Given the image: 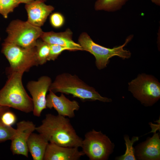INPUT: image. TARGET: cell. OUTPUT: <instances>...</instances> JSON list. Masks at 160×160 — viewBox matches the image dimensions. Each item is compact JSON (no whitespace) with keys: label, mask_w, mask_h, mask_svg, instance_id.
Returning a JSON list of instances; mask_svg holds the SVG:
<instances>
[{"label":"cell","mask_w":160,"mask_h":160,"mask_svg":"<svg viewBox=\"0 0 160 160\" xmlns=\"http://www.w3.org/2000/svg\"><path fill=\"white\" fill-rule=\"evenodd\" d=\"M49 143L67 147H81L82 140L66 117L48 113L36 129Z\"/></svg>","instance_id":"6da1fadb"},{"label":"cell","mask_w":160,"mask_h":160,"mask_svg":"<svg viewBox=\"0 0 160 160\" xmlns=\"http://www.w3.org/2000/svg\"><path fill=\"white\" fill-rule=\"evenodd\" d=\"M7 73L8 79L0 90V105L12 108L26 113L33 111L32 99L22 83L23 73L16 72Z\"/></svg>","instance_id":"7a4b0ae2"},{"label":"cell","mask_w":160,"mask_h":160,"mask_svg":"<svg viewBox=\"0 0 160 160\" xmlns=\"http://www.w3.org/2000/svg\"><path fill=\"white\" fill-rule=\"evenodd\" d=\"M49 90L72 95L83 101L98 100L111 102L112 99L101 96L93 87L86 84L76 75L63 73L58 75Z\"/></svg>","instance_id":"3957f363"},{"label":"cell","mask_w":160,"mask_h":160,"mask_svg":"<svg viewBox=\"0 0 160 160\" xmlns=\"http://www.w3.org/2000/svg\"><path fill=\"white\" fill-rule=\"evenodd\" d=\"M132 35H130L125 40L122 45L112 48H107L94 42L86 32L82 33L78 39L79 44L83 50L89 52L93 55L96 59V66L99 69L106 67L109 60L114 56H117L123 59L131 57L130 51L124 49V47L132 39Z\"/></svg>","instance_id":"277c9868"},{"label":"cell","mask_w":160,"mask_h":160,"mask_svg":"<svg viewBox=\"0 0 160 160\" xmlns=\"http://www.w3.org/2000/svg\"><path fill=\"white\" fill-rule=\"evenodd\" d=\"M1 51L10 64L7 72H16L23 73L32 67L39 65L35 47L25 48L4 41Z\"/></svg>","instance_id":"5b68a950"},{"label":"cell","mask_w":160,"mask_h":160,"mask_svg":"<svg viewBox=\"0 0 160 160\" xmlns=\"http://www.w3.org/2000/svg\"><path fill=\"white\" fill-rule=\"evenodd\" d=\"M6 32L7 36L4 41L25 48L35 47L44 32L41 27L18 19L11 22Z\"/></svg>","instance_id":"8992f818"},{"label":"cell","mask_w":160,"mask_h":160,"mask_svg":"<svg viewBox=\"0 0 160 160\" xmlns=\"http://www.w3.org/2000/svg\"><path fill=\"white\" fill-rule=\"evenodd\" d=\"M114 146L106 135L92 129L85 135L81 147L90 160H107L113 152Z\"/></svg>","instance_id":"52a82bcc"},{"label":"cell","mask_w":160,"mask_h":160,"mask_svg":"<svg viewBox=\"0 0 160 160\" xmlns=\"http://www.w3.org/2000/svg\"><path fill=\"white\" fill-rule=\"evenodd\" d=\"M128 84L129 90L145 106H152L160 98V84L152 76L140 74Z\"/></svg>","instance_id":"ba28073f"},{"label":"cell","mask_w":160,"mask_h":160,"mask_svg":"<svg viewBox=\"0 0 160 160\" xmlns=\"http://www.w3.org/2000/svg\"><path fill=\"white\" fill-rule=\"evenodd\" d=\"M52 83L50 77L43 76L37 81H31L27 83V88L32 97L34 116H40L42 111L47 108V94Z\"/></svg>","instance_id":"9c48e42d"},{"label":"cell","mask_w":160,"mask_h":160,"mask_svg":"<svg viewBox=\"0 0 160 160\" xmlns=\"http://www.w3.org/2000/svg\"><path fill=\"white\" fill-rule=\"evenodd\" d=\"M36 128L34 124L28 121H22L17 123V133L11 140L10 149L13 154L28 157L27 141Z\"/></svg>","instance_id":"30bf717a"},{"label":"cell","mask_w":160,"mask_h":160,"mask_svg":"<svg viewBox=\"0 0 160 160\" xmlns=\"http://www.w3.org/2000/svg\"><path fill=\"white\" fill-rule=\"evenodd\" d=\"M47 95L46 107L51 109L54 108L58 114L69 118L75 116L74 111L78 110L80 108L79 103L76 100H71L62 93L58 96L51 90Z\"/></svg>","instance_id":"8fae6325"},{"label":"cell","mask_w":160,"mask_h":160,"mask_svg":"<svg viewBox=\"0 0 160 160\" xmlns=\"http://www.w3.org/2000/svg\"><path fill=\"white\" fill-rule=\"evenodd\" d=\"M136 159L159 160L160 159V139L158 133L154 131L151 137L138 144L135 148Z\"/></svg>","instance_id":"7c38bea8"},{"label":"cell","mask_w":160,"mask_h":160,"mask_svg":"<svg viewBox=\"0 0 160 160\" xmlns=\"http://www.w3.org/2000/svg\"><path fill=\"white\" fill-rule=\"evenodd\" d=\"M25 8L28 15L27 21L39 27L44 25L48 17L55 9L52 6L40 1L25 4Z\"/></svg>","instance_id":"4fadbf2b"},{"label":"cell","mask_w":160,"mask_h":160,"mask_svg":"<svg viewBox=\"0 0 160 160\" xmlns=\"http://www.w3.org/2000/svg\"><path fill=\"white\" fill-rule=\"evenodd\" d=\"M77 147H67L49 143L47 146L43 160H78L84 155Z\"/></svg>","instance_id":"5bb4252c"},{"label":"cell","mask_w":160,"mask_h":160,"mask_svg":"<svg viewBox=\"0 0 160 160\" xmlns=\"http://www.w3.org/2000/svg\"><path fill=\"white\" fill-rule=\"evenodd\" d=\"M72 34L71 30L68 28L63 32H43L40 38L49 44L58 45L68 48L69 51H83L81 45L72 40Z\"/></svg>","instance_id":"9a60e30c"},{"label":"cell","mask_w":160,"mask_h":160,"mask_svg":"<svg viewBox=\"0 0 160 160\" xmlns=\"http://www.w3.org/2000/svg\"><path fill=\"white\" fill-rule=\"evenodd\" d=\"M49 143L48 141L40 134L31 133L27 141V146L33 160H43Z\"/></svg>","instance_id":"2e32d148"},{"label":"cell","mask_w":160,"mask_h":160,"mask_svg":"<svg viewBox=\"0 0 160 160\" xmlns=\"http://www.w3.org/2000/svg\"><path fill=\"white\" fill-rule=\"evenodd\" d=\"M129 0H97L94 5L96 11L113 12L121 8Z\"/></svg>","instance_id":"e0dca14e"},{"label":"cell","mask_w":160,"mask_h":160,"mask_svg":"<svg viewBox=\"0 0 160 160\" xmlns=\"http://www.w3.org/2000/svg\"><path fill=\"white\" fill-rule=\"evenodd\" d=\"M36 55L39 65H42L48 61L50 50L49 44L42 39L37 40L35 46Z\"/></svg>","instance_id":"ac0fdd59"},{"label":"cell","mask_w":160,"mask_h":160,"mask_svg":"<svg viewBox=\"0 0 160 160\" xmlns=\"http://www.w3.org/2000/svg\"><path fill=\"white\" fill-rule=\"evenodd\" d=\"M124 139L126 149L124 154L116 157V160H136L135 149L133 147L134 143L139 140V137L133 136L130 140L128 135H125Z\"/></svg>","instance_id":"d6986e66"},{"label":"cell","mask_w":160,"mask_h":160,"mask_svg":"<svg viewBox=\"0 0 160 160\" xmlns=\"http://www.w3.org/2000/svg\"><path fill=\"white\" fill-rule=\"evenodd\" d=\"M21 4L18 0H0V14L5 18Z\"/></svg>","instance_id":"ffe728a7"},{"label":"cell","mask_w":160,"mask_h":160,"mask_svg":"<svg viewBox=\"0 0 160 160\" xmlns=\"http://www.w3.org/2000/svg\"><path fill=\"white\" fill-rule=\"evenodd\" d=\"M16 133V129L4 124L0 120V143L11 140Z\"/></svg>","instance_id":"44dd1931"},{"label":"cell","mask_w":160,"mask_h":160,"mask_svg":"<svg viewBox=\"0 0 160 160\" xmlns=\"http://www.w3.org/2000/svg\"><path fill=\"white\" fill-rule=\"evenodd\" d=\"M49 22L52 27L58 28L62 27L64 25L65 17L61 13L59 12H55L50 15Z\"/></svg>","instance_id":"7402d4cb"},{"label":"cell","mask_w":160,"mask_h":160,"mask_svg":"<svg viewBox=\"0 0 160 160\" xmlns=\"http://www.w3.org/2000/svg\"><path fill=\"white\" fill-rule=\"evenodd\" d=\"M49 46L50 50L48 61H54L63 51L69 50L68 48L57 44H49Z\"/></svg>","instance_id":"603a6c76"},{"label":"cell","mask_w":160,"mask_h":160,"mask_svg":"<svg viewBox=\"0 0 160 160\" xmlns=\"http://www.w3.org/2000/svg\"><path fill=\"white\" fill-rule=\"evenodd\" d=\"M0 120L4 124L12 126L16 122L17 117L15 115L9 110L2 114L0 117Z\"/></svg>","instance_id":"cb8c5ba5"},{"label":"cell","mask_w":160,"mask_h":160,"mask_svg":"<svg viewBox=\"0 0 160 160\" xmlns=\"http://www.w3.org/2000/svg\"><path fill=\"white\" fill-rule=\"evenodd\" d=\"M21 3H24L25 4H28L36 1H40L45 2L47 0H18Z\"/></svg>","instance_id":"d4e9b609"},{"label":"cell","mask_w":160,"mask_h":160,"mask_svg":"<svg viewBox=\"0 0 160 160\" xmlns=\"http://www.w3.org/2000/svg\"><path fill=\"white\" fill-rule=\"evenodd\" d=\"M10 108L0 105V117L5 111L9 109Z\"/></svg>","instance_id":"484cf974"},{"label":"cell","mask_w":160,"mask_h":160,"mask_svg":"<svg viewBox=\"0 0 160 160\" xmlns=\"http://www.w3.org/2000/svg\"><path fill=\"white\" fill-rule=\"evenodd\" d=\"M151 1L153 4L156 5L160 6V0H150Z\"/></svg>","instance_id":"4316f807"},{"label":"cell","mask_w":160,"mask_h":160,"mask_svg":"<svg viewBox=\"0 0 160 160\" xmlns=\"http://www.w3.org/2000/svg\"><path fill=\"white\" fill-rule=\"evenodd\" d=\"M0 40H1V38H0Z\"/></svg>","instance_id":"83f0119b"}]
</instances>
